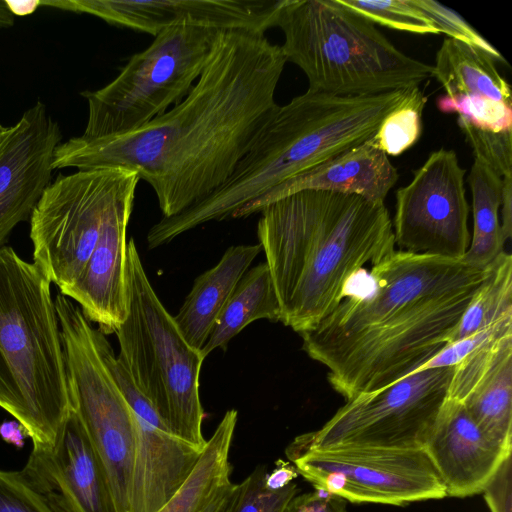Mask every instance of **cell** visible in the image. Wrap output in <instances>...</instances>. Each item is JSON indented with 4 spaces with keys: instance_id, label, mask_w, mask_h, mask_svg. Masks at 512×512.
<instances>
[{
    "instance_id": "6da1fadb",
    "label": "cell",
    "mask_w": 512,
    "mask_h": 512,
    "mask_svg": "<svg viewBox=\"0 0 512 512\" xmlns=\"http://www.w3.org/2000/svg\"><path fill=\"white\" fill-rule=\"evenodd\" d=\"M287 60L264 34L221 30L190 92L132 132L60 143L52 168L134 170L153 189L162 217L207 197L232 174L278 104Z\"/></svg>"
},
{
    "instance_id": "7a4b0ae2",
    "label": "cell",
    "mask_w": 512,
    "mask_h": 512,
    "mask_svg": "<svg viewBox=\"0 0 512 512\" xmlns=\"http://www.w3.org/2000/svg\"><path fill=\"white\" fill-rule=\"evenodd\" d=\"M370 268L366 291L349 293L300 334L346 401L390 386L443 350L485 274L462 259L402 250Z\"/></svg>"
},
{
    "instance_id": "3957f363",
    "label": "cell",
    "mask_w": 512,
    "mask_h": 512,
    "mask_svg": "<svg viewBox=\"0 0 512 512\" xmlns=\"http://www.w3.org/2000/svg\"><path fill=\"white\" fill-rule=\"evenodd\" d=\"M259 244L280 305V321L302 334L349 294L366 265L395 250L384 202L328 190H301L259 211Z\"/></svg>"
},
{
    "instance_id": "277c9868",
    "label": "cell",
    "mask_w": 512,
    "mask_h": 512,
    "mask_svg": "<svg viewBox=\"0 0 512 512\" xmlns=\"http://www.w3.org/2000/svg\"><path fill=\"white\" fill-rule=\"evenodd\" d=\"M416 87L367 96L308 89L278 105L229 178L181 213L162 217L147 233L148 246L156 248L204 223L232 218L280 184L370 140Z\"/></svg>"
},
{
    "instance_id": "5b68a950",
    "label": "cell",
    "mask_w": 512,
    "mask_h": 512,
    "mask_svg": "<svg viewBox=\"0 0 512 512\" xmlns=\"http://www.w3.org/2000/svg\"><path fill=\"white\" fill-rule=\"evenodd\" d=\"M0 408L33 446L43 447L54 446L72 410L51 283L6 245L0 248Z\"/></svg>"
},
{
    "instance_id": "8992f818",
    "label": "cell",
    "mask_w": 512,
    "mask_h": 512,
    "mask_svg": "<svg viewBox=\"0 0 512 512\" xmlns=\"http://www.w3.org/2000/svg\"><path fill=\"white\" fill-rule=\"evenodd\" d=\"M287 62L306 75L309 90L367 96L419 86L432 66L396 48L368 19L338 0H284L276 25Z\"/></svg>"
},
{
    "instance_id": "52a82bcc",
    "label": "cell",
    "mask_w": 512,
    "mask_h": 512,
    "mask_svg": "<svg viewBox=\"0 0 512 512\" xmlns=\"http://www.w3.org/2000/svg\"><path fill=\"white\" fill-rule=\"evenodd\" d=\"M126 286L127 315L114 333L118 359L169 429L203 449L199 375L205 358L186 342L161 303L133 238L127 243Z\"/></svg>"
},
{
    "instance_id": "ba28073f",
    "label": "cell",
    "mask_w": 512,
    "mask_h": 512,
    "mask_svg": "<svg viewBox=\"0 0 512 512\" xmlns=\"http://www.w3.org/2000/svg\"><path fill=\"white\" fill-rule=\"evenodd\" d=\"M221 30L177 24L133 54L104 87L85 91L88 118L82 134L101 138L137 130L179 103L192 89Z\"/></svg>"
},
{
    "instance_id": "9c48e42d",
    "label": "cell",
    "mask_w": 512,
    "mask_h": 512,
    "mask_svg": "<svg viewBox=\"0 0 512 512\" xmlns=\"http://www.w3.org/2000/svg\"><path fill=\"white\" fill-rule=\"evenodd\" d=\"M54 302L72 410L103 466L117 512H129L134 413L101 357L96 328L70 298L58 293Z\"/></svg>"
},
{
    "instance_id": "30bf717a",
    "label": "cell",
    "mask_w": 512,
    "mask_h": 512,
    "mask_svg": "<svg viewBox=\"0 0 512 512\" xmlns=\"http://www.w3.org/2000/svg\"><path fill=\"white\" fill-rule=\"evenodd\" d=\"M136 171L119 167L60 175L30 215L33 263L59 293L77 281L98 240L106 213Z\"/></svg>"
},
{
    "instance_id": "8fae6325",
    "label": "cell",
    "mask_w": 512,
    "mask_h": 512,
    "mask_svg": "<svg viewBox=\"0 0 512 512\" xmlns=\"http://www.w3.org/2000/svg\"><path fill=\"white\" fill-rule=\"evenodd\" d=\"M454 366L427 368L379 391L346 401L320 429L289 446L423 449L446 400Z\"/></svg>"
},
{
    "instance_id": "7c38bea8",
    "label": "cell",
    "mask_w": 512,
    "mask_h": 512,
    "mask_svg": "<svg viewBox=\"0 0 512 512\" xmlns=\"http://www.w3.org/2000/svg\"><path fill=\"white\" fill-rule=\"evenodd\" d=\"M285 453L298 474L317 490L353 503L404 505L446 497L444 485L423 449L288 446Z\"/></svg>"
},
{
    "instance_id": "4fadbf2b",
    "label": "cell",
    "mask_w": 512,
    "mask_h": 512,
    "mask_svg": "<svg viewBox=\"0 0 512 512\" xmlns=\"http://www.w3.org/2000/svg\"><path fill=\"white\" fill-rule=\"evenodd\" d=\"M465 173L456 153L441 148L414 171L409 184L397 190L392 224L400 250L463 257L471 242Z\"/></svg>"
},
{
    "instance_id": "5bb4252c",
    "label": "cell",
    "mask_w": 512,
    "mask_h": 512,
    "mask_svg": "<svg viewBox=\"0 0 512 512\" xmlns=\"http://www.w3.org/2000/svg\"><path fill=\"white\" fill-rule=\"evenodd\" d=\"M103 361L135 416L129 512H157L192 472L203 449L176 436L134 384L114 351Z\"/></svg>"
},
{
    "instance_id": "9a60e30c",
    "label": "cell",
    "mask_w": 512,
    "mask_h": 512,
    "mask_svg": "<svg viewBox=\"0 0 512 512\" xmlns=\"http://www.w3.org/2000/svg\"><path fill=\"white\" fill-rule=\"evenodd\" d=\"M284 0H46L38 6L87 13L105 22L157 35L177 24L264 34Z\"/></svg>"
},
{
    "instance_id": "2e32d148",
    "label": "cell",
    "mask_w": 512,
    "mask_h": 512,
    "mask_svg": "<svg viewBox=\"0 0 512 512\" xmlns=\"http://www.w3.org/2000/svg\"><path fill=\"white\" fill-rule=\"evenodd\" d=\"M21 473L55 512H117L103 466L73 410L54 446H33Z\"/></svg>"
},
{
    "instance_id": "e0dca14e",
    "label": "cell",
    "mask_w": 512,
    "mask_h": 512,
    "mask_svg": "<svg viewBox=\"0 0 512 512\" xmlns=\"http://www.w3.org/2000/svg\"><path fill=\"white\" fill-rule=\"evenodd\" d=\"M62 134L38 101L26 110L0 147V248L30 215L51 183L52 161Z\"/></svg>"
},
{
    "instance_id": "ac0fdd59",
    "label": "cell",
    "mask_w": 512,
    "mask_h": 512,
    "mask_svg": "<svg viewBox=\"0 0 512 512\" xmlns=\"http://www.w3.org/2000/svg\"><path fill=\"white\" fill-rule=\"evenodd\" d=\"M139 181L129 182L110 205L87 264L64 295L105 335L115 333L127 315L126 231Z\"/></svg>"
},
{
    "instance_id": "d6986e66",
    "label": "cell",
    "mask_w": 512,
    "mask_h": 512,
    "mask_svg": "<svg viewBox=\"0 0 512 512\" xmlns=\"http://www.w3.org/2000/svg\"><path fill=\"white\" fill-rule=\"evenodd\" d=\"M423 450L446 496L460 498L482 493L511 456V449L489 438L460 402L447 397Z\"/></svg>"
},
{
    "instance_id": "ffe728a7",
    "label": "cell",
    "mask_w": 512,
    "mask_h": 512,
    "mask_svg": "<svg viewBox=\"0 0 512 512\" xmlns=\"http://www.w3.org/2000/svg\"><path fill=\"white\" fill-rule=\"evenodd\" d=\"M447 398L460 402L489 438L512 449V333L457 363Z\"/></svg>"
},
{
    "instance_id": "44dd1931",
    "label": "cell",
    "mask_w": 512,
    "mask_h": 512,
    "mask_svg": "<svg viewBox=\"0 0 512 512\" xmlns=\"http://www.w3.org/2000/svg\"><path fill=\"white\" fill-rule=\"evenodd\" d=\"M372 138L280 184L239 209L232 218L259 213L262 207L276 199L308 189L354 194L369 201L384 202L399 174Z\"/></svg>"
},
{
    "instance_id": "7402d4cb",
    "label": "cell",
    "mask_w": 512,
    "mask_h": 512,
    "mask_svg": "<svg viewBox=\"0 0 512 512\" xmlns=\"http://www.w3.org/2000/svg\"><path fill=\"white\" fill-rule=\"evenodd\" d=\"M261 250L259 243L231 246L215 266L195 279L178 313L173 316L192 348L201 351L228 298Z\"/></svg>"
},
{
    "instance_id": "603a6c76",
    "label": "cell",
    "mask_w": 512,
    "mask_h": 512,
    "mask_svg": "<svg viewBox=\"0 0 512 512\" xmlns=\"http://www.w3.org/2000/svg\"><path fill=\"white\" fill-rule=\"evenodd\" d=\"M432 77L446 98H487L512 105L511 87L500 74L496 60L487 52L446 38L432 66Z\"/></svg>"
},
{
    "instance_id": "cb8c5ba5",
    "label": "cell",
    "mask_w": 512,
    "mask_h": 512,
    "mask_svg": "<svg viewBox=\"0 0 512 512\" xmlns=\"http://www.w3.org/2000/svg\"><path fill=\"white\" fill-rule=\"evenodd\" d=\"M258 319L280 321V305L266 262L248 269L215 321L201 354L226 349L233 337Z\"/></svg>"
},
{
    "instance_id": "d4e9b609",
    "label": "cell",
    "mask_w": 512,
    "mask_h": 512,
    "mask_svg": "<svg viewBox=\"0 0 512 512\" xmlns=\"http://www.w3.org/2000/svg\"><path fill=\"white\" fill-rule=\"evenodd\" d=\"M238 412H225L185 482L157 512H202L230 481L229 453Z\"/></svg>"
},
{
    "instance_id": "484cf974",
    "label": "cell",
    "mask_w": 512,
    "mask_h": 512,
    "mask_svg": "<svg viewBox=\"0 0 512 512\" xmlns=\"http://www.w3.org/2000/svg\"><path fill=\"white\" fill-rule=\"evenodd\" d=\"M506 322H512V256L503 251L485 267L481 286L449 344Z\"/></svg>"
},
{
    "instance_id": "4316f807",
    "label": "cell",
    "mask_w": 512,
    "mask_h": 512,
    "mask_svg": "<svg viewBox=\"0 0 512 512\" xmlns=\"http://www.w3.org/2000/svg\"><path fill=\"white\" fill-rule=\"evenodd\" d=\"M468 184L472 193L471 238L499 237L506 241L500 225L503 179L475 159L468 176Z\"/></svg>"
},
{
    "instance_id": "83f0119b",
    "label": "cell",
    "mask_w": 512,
    "mask_h": 512,
    "mask_svg": "<svg viewBox=\"0 0 512 512\" xmlns=\"http://www.w3.org/2000/svg\"><path fill=\"white\" fill-rule=\"evenodd\" d=\"M426 100L416 87L410 98L383 120L372 140L387 156H398L418 141Z\"/></svg>"
},
{
    "instance_id": "f1b7e54d",
    "label": "cell",
    "mask_w": 512,
    "mask_h": 512,
    "mask_svg": "<svg viewBox=\"0 0 512 512\" xmlns=\"http://www.w3.org/2000/svg\"><path fill=\"white\" fill-rule=\"evenodd\" d=\"M372 23L413 34H440L439 29L411 0H338Z\"/></svg>"
},
{
    "instance_id": "f546056e",
    "label": "cell",
    "mask_w": 512,
    "mask_h": 512,
    "mask_svg": "<svg viewBox=\"0 0 512 512\" xmlns=\"http://www.w3.org/2000/svg\"><path fill=\"white\" fill-rule=\"evenodd\" d=\"M457 124L475 159L501 178L512 175V129L501 132L484 130L462 116L458 117Z\"/></svg>"
},
{
    "instance_id": "4dcf8cb0",
    "label": "cell",
    "mask_w": 512,
    "mask_h": 512,
    "mask_svg": "<svg viewBox=\"0 0 512 512\" xmlns=\"http://www.w3.org/2000/svg\"><path fill=\"white\" fill-rule=\"evenodd\" d=\"M266 468L258 465L241 483L232 512H285L297 495L294 482L281 489L266 486Z\"/></svg>"
},
{
    "instance_id": "1f68e13d",
    "label": "cell",
    "mask_w": 512,
    "mask_h": 512,
    "mask_svg": "<svg viewBox=\"0 0 512 512\" xmlns=\"http://www.w3.org/2000/svg\"><path fill=\"white\" fill-rule=\"evenodd\" d=\"M443 113H458L474 126L493 132L512 129V105L487 98L459 97L437 99Z\"/></svg>"
},
{
    "instance_id": "d6a6232c",
    "label": "cell",
    "mask_w": 512,
    "mask_h": 512,
    "mask_svg": "<svg viewBox=\"0 0 512 512\" xmlns=\"http://www.w3.org/2000/svg\"><path fill=\"white\" fill-rule=\"evenodd\" d=\"M448 38L477 47L490 54L496 61L505 62L501 53L472 25L454 10L433 0H411Z\"/></svg>"
},
{
    "instance_id": "836d02e7",
    "label": "cell",
    "mask_w": 512,
    "mask_h": 512,
    "mask_svg": "<svg viewBox=\"0 0 512 512\" xmlns=\"http://www.w3.org/2000/svg\"><path fill=\"white\" fill-rule=\"evenodd\" d=\"M0 512H55L21 471L0 469Z\"/></svg>"
},
{
    "instance_id": "e575fe53",
    "label": "cell",
    "mask_w": 512,
    "mask_h": 512,
    "mask_svg": "<svg viewBox=\"0 0 512 512\" xmlns=\"http://www.w3.org/2000/svg\"><path fill=\"white\" fill-rule=\"evenodd\" d=\"M508 333H512V322L502 323L481 330L465 339L446 345L443 350L424 364L418 371L434 367L455 366L477 348Z\"/></svg>"
},
{
    "instance_id": "d590c367",
    "label": "cell",
    "mask_w": 512,
    "mask_h": 512,
    "mask_svg": "<svg viewBox=\"0 0 512 512\" xmlns=\"http://www.w3.org/2000/svg\"><path fill=\"white\" fill-rule=\"evenodd\" d=\"M482 493L491 512H511V456L504 460Z\"/></svg>"
},
{
    "instance_id": "8d00e7d4",
    "label": "cell",
    "mask_w": 512,
    "mask_h": 512,
    "mask_svg": "<svg viewBox=\"0 0 512 512\" xmlns=\"http://www.w3.org/2000/svg\"><path fill=\"white\" fill-rule=\"evenodd\" d=\"M285 512H347L346 500L321 490L296 495Z\"/></svg>"
},
{
    "instance_id": "74e56055",
    "label": "cell",
    "mask_w": 512,
    "mask_h": 512,
    "mask_svg": "<svg viewBox=\"0 0 512 512\" xmlns=\"http://www.w3.org/2000/svg\"><path fill=\"white\" fill-rule=\"evenodd\" d=\"M238 489V484L229 482L216 493L202 512H232Z\"/></svg>"
},
{
    "instance_id": "f35d334b",
    "label": "cell",
    "mask_w": 512,
    "mask_h": 512,
    "mask_svg": "<svg viewBox=\"0 0 512 512\" xmlns=\"http://www.w3.org/2000/svg\"><path fill=\"white\" fill-rule=\"evenodd\" d=\"M502 179L503 191L500 206V225L503 236L507 241L512 235V175Z\"/></svg>"
},
{
    "instance_id": "ab89813d",
    "label": "cell",
    "mask_w": 512,
    "mask_h": 512,
    "mask_svg": "<svg viewBox=\"0 0 512 512\" xmlns=\"http://www.w3.org/2000/svg\"><path fill=\"white\" fill-rule=\"evenodd\" d=\"M298 476L295 467L282 460L277 461L276 468L266 474L265 484L271 489H281Z\"/></svg>"
},
{
    "instance_id": "60d3db41",
    "label": "cell",
    "mask_w": 512,
    "mask_h": 512,
    "mask_svg": "<svg viewBox=\"0 0 512 512\" xmlns=\"http://www.w3.org/2000/svg\"><path fill=\"white\" fill-rule=\"evenodd\" d=\"M28 436L23 426L17 421H6L0 424V436L7 442L22 444L24 436Z\"/></svg>"
},
{
    "instance_id": "b9f144b4",
    "label": "cell",
    "mask_w": 512,
    "mask_h": 512,
    "mask_svg": "<svg viewBox=\"0 0 512 512\" xmlns=\"http://www.w3.org/2000/svg\"><path fill=\"white\" fill-rule=\"evenodd\" d=\"M10 131H11V126L5 127L0 124V147L3 144V142L6 140V138L8 137Z\"/></svg>"
}]
</instances>
